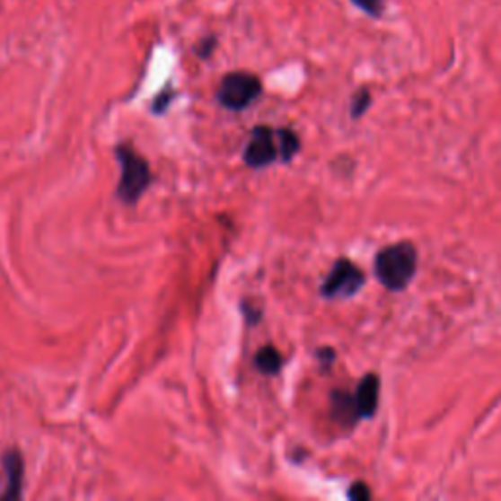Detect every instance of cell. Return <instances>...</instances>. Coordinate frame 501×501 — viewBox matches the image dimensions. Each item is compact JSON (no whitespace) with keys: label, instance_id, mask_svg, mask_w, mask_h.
<instances>
[{"label":"cell","instance_id":"16","mask_svg":"<svg viewBox=\"0 0 501 501\" xmlns=\"http://www.w3.org/2000/svg\"><path fill=\"white\" fill-rule=\"evenodd\" d=\"M243 312H247L245 315H247V318H249V321H250V323H253L255 320H259V318H260L259 310H250V308H249V303H243Z\"/></svg>","mask_w":501,"mask_h":501},{"label":"cell","instance_id":"4","mask_svg":"<svg viewBox=\"0 0 501 501\" xmlns=\"http://www.w3.org/2000/svg\"><path fill=\"white\" fill-rule=\"evenodd\" d=\"M365 286V275L348 259H339L333 265L331 272L321 285V294L325 298H351Z\"/></svg>","mask_w":501,"mask_h":501},{"label":"cell","instance_id":"7","mask_svg":"<svg viewBox=\"0 0 501 501\" xmlns=\"http://www.w3.org/2000/svg\"><path fill=\"white\" fill-rule=\"evenodd\" d=\"M378 398H380V378L378 374H366L361 382H358L355 401L358 416L370 419L378 409Z\"/></svg>","mask_w":501,"mask_h":501},{"label":"cell","instance_id":"11","mask_svg":"<svg viewBox=\"0 0 501 501\" xmlns=\"http://www.w3.org/2000/svg\"><path fill=\"white\" fill-rule=\"evenodd\" d=\"M351 3L370 18H380L384 14V0H351Z\"/></svg>","mask_w":501,"mask_h":501},{"label":"cell","instance_id":"13","mask_svg":"<svg viewBox=\"0 0 501 501\" xmlns=\"http://www.w3.org/2000/svg\"><path fill=\"white\" fill-rule=\"evenodd\" d=\"M348 497L355 501H366V499H370V489L366 484L356 482L351 486V489H348Z\"/></svg>","mask_w":501,"mask_h":501},{"label":"cell","instance_id":"12","mask_svg":"<svg viewBox=\"0 0 501 501\" xmlns=\"http://www.w3.org/2000/svg\"><path fill=\"white\" fill-rule=\"evenodd\" d=\"M370 101H373V98H370V92H368L366 89L358 91V92L355 94V98H353L351 116H353V118H361V116L366 112V108L370 106Z\"/></svg>","mask_w":501,"mask_h":501},{"label":"cell","instance_id":"9","mask_svg":"<svg viewBox=\"0 0 501 501\" xmlns=\"http://www.w3.org/2000/svg\"><path fill=\"white\" fill-rule=\"evenodd\" d=\"M255 365L263 374H278L282 368V355L277 351L275 347H263L255 355Z\"/></svg>","mask_w":501,"mask_h":501},{"label":"cell","instance_id":"5","mask_svg":"<svg viewBox=\"0 0 501 501\" xmlns=\"http://www.w3.org/2000/svg\"><path fill=\"white\" fill-rule=\"evenodd\" d=\"M275 137L277 132H272V129L267 126H259L253 129V136H250V141L243 155L249 167L263 169L278 159L280 151Z\"/></svg>","mask_w":501,"mask_h":501},{"label":"cell","instance_id":"1","mask_svg":"<svg viewBox=\"0 0 501 501\" xmlns=\"http://www.w3.org/2000/svg\"><path fill=\"white\" fill-rule=\"evenodd\" d=\"M418 268V250L411 243H396L380 250L374 259V272L388 290H404Z\"/></svg>","mask_w":501,"mask_h":501},{"label":"cell","instance_id":"10","mask_svg":"<svg viewBox=\"0 0 501 501\" xmlns=\"http://www.w3.org/2000/svg\"><path fill=\"white\" fill-rule=\"evenodd\" d=\"M277 137H278V151H280L282 161H290L300 149L298 136L294 134L292 129H278Z\"/></svg>","mask_w":501,"mask_h":501},{"label":"cell","instance_id":"6","mask_svg":"<svg viewBox=\"0 0 501 501\" xmlns=\"http://www.w3.org/2000/svg\"><path fill=\"white\" fill-rule=\"evenodd\" d=\"M3 468L6 474V489L0 496L3 501H14L22 497V480H24V461L18 451H6L3 456Z\"/></svg>","mask_w":501,"mask_h":501},{"label":"cell","instance_id":"17","mask_svg":"<svg viewBox=\"0 0 501 501\" xmlns=\"http://www.w3.org/2000/svg\"><path fill=\"white\" fill-rule=\"evenodd\" d=\"M320 356H323V363H331L333 351H331V348H323V351H320Z\"/></svg>","mask_w":501,"mask_h":501},{"label":"cell","instance_id":"14","mask_svg":"<svg viewBox=\"0 0 501 501\" xmlns=\"http://www.w3.org/2000/svg\"><path fill=\"white\" fill-rule=\"evenodd\" d=\"M214 46H215V40L214 38H206L198 48H196V53H198V56L202 57V59H206L210 56V53L214 51Z\"/></svg>","mask_w":501,"mask_h":501},{"label":"cell","instance_id":"8","mask_svg":"<svg viewBox=\"0 0 501 501\" xmlns=\"http://www.w3.org/2000/svg\"><path fill=\"white\" fill-rule=\"evenodd\" d=\"M331 406H333V418L337 421H341L343 425H353L358 418H361V416H358L355 396H348L341 390L333 391Z\"/></svg>","mask_w":501,"mask_h":501},{"label":"cell","instance_id":"2","mask_svg":"<svg viewBox=\"0 0 501 501\" xmlns=\"http://www.w3.org/2000/svg\"><path fill=\"white\" fill-rule=\"evenodd\" d=\"M116 157L119 169H122V177H119L116 192L118 198L124 204H136L151 184L149 163L127 144L116 147Z\"/></svg>","mask_w":501,"mask_h":501},{"label":"cell","instance_id":"3","mask_svg":"<svg viewBox=\"0 0 501 501\" xmlns=\"http://www.w3.org/2000/svg\"><path fill=\"white\" fill-rule=\"evenodd\" d=\"M260 91H263V84L257 75L235 71L222 79L220 89H217V101L227 110H245L260 96Z\"/></svg>","mask_w":501,"mask_h":501},{"label":"cell","instance_id":"15","mask_svg":"<svg viewBox=\"0 0 501 501\" xmlns=\"http://www.w3.org/2000/svg\"><path fill=\"white\" fill-rule=\"evenodd\" d=\"M171 96H172L171 92H161V96L157 98V101H155V104H154V112H157V114H159V112H163V110H165V108L169 106Z\"/></svg>","mask_w":501,"mask_h":501}]
</instances>
